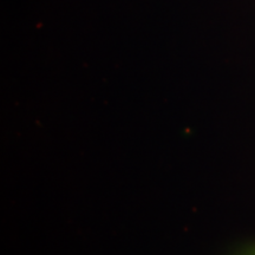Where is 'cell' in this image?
Returning a JSON list of instances; mask_svg holds the SVG:
<instances>
[{
    "label": "cell",
    "instance_id": "6da1fadb",
    "mask_svg": "<svg viewBox=\"0 0 255 255\" xmlns=\"http://www.w3.org/2000/svg\"><path fill=\"white\" fill-rule=\"evenodd\" d=\"M246 255H255V247H252L250 250H247Z\"/></svg>",
    "mask_w": 255,
    "mask_h": 255
}]
</instances>
